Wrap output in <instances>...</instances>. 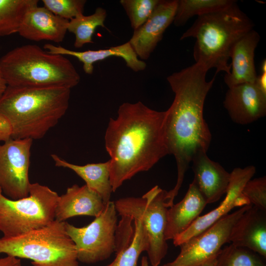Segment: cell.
<instances>
[{
  "label": "cell",
  "instance_id": "obj_30",
  "mask_svg": "<svg viewBox=\"0 0 266 266\" xmlns=\"http://www.w3.org/2000/svg\"><path fill=\"white\" fill-rule=\"evenodd\" d=\"M242 194L250 204L266 211V177L251 179L244 186Z\"/></svg>",
  "mask_w": 266,
  "mask_h": 266
},
{
  "label": "cell",
  "instance_id": "obj_36",
  "mask_svg": "<svg viewBox=\"0 0 266 266\" xmlns=\"http://www.w3.org/2000/svg\"><path fill=\"white\" fill-rule=\"evenodd\" d=\"M141 266H149V261L147 256L142 257Z\"/></svg>",
  "mask_w": 266,
  "mask_h": 266
},
{
  "label": "cell",
  "instance_id": "obj_28",
  "mask_svg": "<svg viewBox=\"0 0 266 266\" xmlns=\"http://www.w3.org/2000/svg\"><path fill=\"white\" fill-rule=\"evenodd\" d=\"M160 0H121L132 29L140 28L150 17Z\"/></svg>",
  "mask_w": 266,
  "mask_h": 266
},
{
  "label": "cell",
  "instance_id": "obj_24",
  "mask_svg": "<svg viewBox=\"0 0 266 266\" xmlns=\"http://www.w3.org/2000/svg\"><path fill=\"white\" fill-rule=\"evenodd\" d=\"M106 16V9L98 7L90 15L82 14L69 20L67 31L75 35L74 46L80 48L86 44L93 43L92 37L96 28H105L104 21Z\"/></svg>",
  "mask_w": 266,
  "mask_h": 266
},
{
  "label": "cell",
  "instance_id": "obj_5",
  "mask_svg": "<svg viewBox=\"0 0 266 266\" xmlns=\"http://www.w3.org/2000/svg\"><path fill=\"white\" fill-rule=\"evenodd\" d=\"M0 70L7 86H59L71 89L79 74L65 56L49 53L36 44L16 47L0 58Z\"/></svg>",
  "mask_w": 266,
  "mask_h": 266
},
{
  "label": "cell",
  "instance_id": "obj_22",
  "mask_svg": "<svg viewBox=\"0 0 266 266\" xmlns=\"http://www.w3.org/2000/svg\"><path fill=\"white\" fill-rule=\"evenodd\" d=\"M51 156L56 166L70 169L81 178L86 186L100 196L105 205L110 201L113 192L110 179L109 160L104 163L80 166L70 163L56 154Z\"/></svg>",
  "mask_w": 266,
  "mask_h": 266
},
{
  "label": "cell",
  "instance_id": "obj_7",
  "mask_svg": "<svg viewBox=\"0 0 266 266\" xmlns=\"http://www.w3.org/2000/svg\"><path fill=\"white\" fill-rule=\"evenodd\" d=\"M58 194L38 183H31L29 196L11 200L0 188V231L17 236L43 227L55 220Z\"/></svg>",
  "mask_w": 266,
  "mask_h": 266
},
{
  "label": "cell",
  "instance_id": "obj_16",
  "mask_svg": "<svg viewBox=\"0 0 266 266\" xmlns=\"http://www.w3.org/2000/svg\"><path fill=\"white\" fill-rule=\"evenodd\" d=\"M68 21L55 15L44 6L37 4L28 12L18 33L32 41L60 43L65 37Z\"/></svg>",
  "mask_w": 266,
  "mask_h": 266
},
{
  "label": "cell",
  "instance_id": "obj_34",
  "mask_svg": "<svg viewBox=\"0 0 266 266\" xmlns=\"http://www.w3.org/2000/svg\"><path fill=\"white\" fill-rule=\"evenodd\" d=\"M7 87V84L0 70V98L5 92Z\"/></svg>",
  "mask_w": 266,
  "mask_h": 266
},
{
  "label": "cell",
  "instance_id": "obj_13",
  "mask_svg": "<svg viewBox=\"0 0 266 266\" xmlns=\"http://www.w3.org/2000/svg\"><path fill=\"white\" fill-rule=\"evenodd\" d=\"M177 0H160L148 20L133 33L129 42L138 58L147 60L173 23Z\"/></svg>",
  "mask_w": 266,
  "mask_h": 266
},
{
  "label": "cell",
  "instance_id": "obj_10",
  "mask_svg": "<svg viewBox=\"0 0 266 266\" xmlns=\"http://www.w3.org/2000/svg\"><path fill=\"white\" fill-rule=\"evenodd\" d=\"M251 205H244L226 215L204 231L181 244L177 257L162 266H200L216 255L222 246L229 242L233 227Z\"/></svg>",
  "mask_w": 266,
  "mask_h": 266
},
{
  "label": "cell",
  "instance_id": "obj_11",
  "mask_svg": "<svg viewBox=\"0 0 266 266\" xmlns=\"http://www.w3.org/2000/svg\"><path fill=\"white\" fill-rule=\"evenodd\" d=\"M31 138L11 139L0 144V188L6 197L18 200L29 194Z\"/></svg>",
  "mask_w": 266,
  "mask_h": 266
},
{
  "label": "cell",
  "instance_id": "obj_33",
  "mask_svg": "<svg viewBox=\"0 0 266 266\" xmlns=\"http://www.w3.org/2000/svg\"><path fill=\"white\" fill-rule=\"evenodd\" d=\"M255 83L264 93L266 94V72H262L257 75Z\"/></svg>",
  "mask_w": 266,
  "mask_h": 266
},
{
  "label": "cell",
  "instance_id": "obj_6",
  "mask_svg": "<svg viewBox=\"0 0 266 266\" xmlns=\"http://www.w3.org/2000/svg\"><path fill=\"white\" fill-rule=\"evenodd\" d=\"M65 222L54 220L17 236H3L0 254L30 260L33 266H79L75 246L66 232Z\"/></svg>",
  "mask_w": 266,
  "mask_h": 266
},
{
  "label": "cell",
  "instance_id": "obj_37",
  "mask_svg": "<svg viewBox=\"0 0 266 266\" xmlns=\"http://www.w3.org/2000/svg\"><path fill=\"white\" fill-rule=\"evenodd\" d=\"M261 71H262V72H266V60H264L261 64Z\"/></svg>",
  "mask_w": 266,
  "mask_h": 266
},
{
  "label": "cell",
  "instance_id": "obj_8",
  "mask_svg": "<svg viewBox=\"0 0 266 266\" xmlns=\"http://www.w3.org/2000/svg\"><path fill=\"white\" fill-rule=\"evenodd\" d=\"M166 194L167 191L156 185L141 197H129L114 201L121 217L142 221L148 238L147 258L152 266H158L167 252L165 237L169 208Z\"/></svg>",
  "mask_w": 266,
  "mask_h": 266
},
{
  "label": "cell",
  "instance_id": "obj_23",
  "mask_svg": "<svg viewBox=\"0 0 266 266\" xmlns=\"http://www.w3.org/2000/svg\"><path fill=\"white\" fill-rule=\"evenodd\" d=\"M37 0H0V36L18 33L26 16Z\"/></svg>",
  "mask_w": 266,
  "mask_h": 266
},
{
  "label": "cell",
  "instance_id": "obj_31",
  "mask_svg": "<svg viewBox=\"0 0 266 266\" xmlns=\"http://www.w3.org/2000/svg\"><path fill=\"white\" fill-rule=\"evenodd\" d=\"M13 130L9 120L0 114V141L6 142L12 139Z\"/></svg>",
  "mask_w": 266,
  "mask_h": 266
},
{
  "label": "cell",
  "instance_id": "obj_32",
  "mask_svg": "<svg viewBox=\"0 0 266 266\" xmlns=\"http://www.w3.org/2000/svg\"><path fill=\"white\" fill-rule=\"evenodd\" d=\"M20 259L10 256L0 258V266H21Z\"/></svg>",
  "mask_w": 266,
  "mask_h": 266
},
{
  "label": "cell",
  "instance_id": "obj_14",
  "mask_svg": "<svg viewBox=\"0 0 266 266\" xmlns=\"http://www.w3.org/2000/svg\"><path fill=\"white\" fill-rule=\"evenodd\" d=\"M223 104L233 122L246 125L266 116V94L255 83L241 84L229 88Z\"/></svg>",
  "mask_w": 266,
  "mask_h": 266
},
{
  "label": "cell",
  "instance_id": "obj_21",
  "mask_svg": "<svg viewBox=\"0 0 266 266\" xmlns=\"http://www.w3.org/2000/svg\"><path fill=\"white\" fill-rule=\"evenodd\" d=\"M207 203L194 181L179 202L169 207L165 232V239H174L186 231L199 218Z\"/></svg>",
  "mask_w": 266,
  "mask_h": 266
},
{
  "label": "cell",
  "instance_id": "obj_3",
  "mask_svg": "<svg viewBox=\"0 0 266 266\" xmlns=\"http://www.w3.org/2000/svg\"><path fill=\"white\" fill-rule=\"evenodd\" d=\"M70 90L59 86H7L0 98V114L10 121L12 138L44 137L66 114Z\"/></svg>",
  "mask_w": 266,
  "mask_h": 266
},
{
  "label": "cell",
  "instance_id": "obj_35",
  "mask_svg": "<svg viewBox=\"0 0 266 266\" xmlns=\"http://www.w3.org/2000/svg\"><path fill=\"white\" fill-rule=\"evenodd\" d=\"M217 254L211 257L200 266H216V257Z\"/></svg>",
  "mask_w": 266,
  "mask_h": 266
},
{
  "label": "cell",
  "instance_id": "obj_15",
  "mask_svg": "<svg viewBox=\"0 0 266 266\" xmlns=\"http://www.w3.org/2000/svg\"><path fill=\"white\" fill-rule=\"evenodd\" d=\"M229 242L266 258V211L252 204L233 227Z\"/></svg>",
  "mask_w": 266,
  "mask_h": 266
},
{
  "label": "cell",
  "instance_id": "obj_25",
  "mask_svg": "<svg viewBox=\"0 0 266 266\" xmlns=\"http://www.w3.org/2000/svg\"><path fill=\"white\" fill-rule=\"evenodd\" d=\"M235 2L233 0H177L173 23L175 26H182L193 16L219 11Z\"/></svg>",
  "mask_w": 266,
  "mask_h": 266
},
{
  "label": "cell",
  "instance_id": "obj_1",
  "mask_svg": "<svg viewBox=\"0 0 266 266\" xmlns=\"http://www.w3.org/2000/svg\"><path fill=\"white\" fill-rule=\"evenodd\" d=\"M166 115V111L153 110L139 101L122 104L117 118L110 119L104 140L113 192L168 154Z\"/></svg>",
  "mask_w": 266,
  "mask_h": 266
},
{
  "label": "cell",
  "instance_id": "obj_2",
  "mask_svg": "<svg viewBox=\"0 0 266 266\" xmlns=\"http://www.w3.org/2000/svg\"><path fill=\"white\" fill-rule=\"evenodd\" d=\"M207 71L202 66L195 63L166 78L175 95L171 105L166 110L165 123L168 154L174 156L177 169L176 184L167 192L171 201L178 193L192 159L198 153H206L211 141L203 110L215 75L207 81Z\"/></svg>",
  "mask_w": 266,
  "mask_h": 266
},
{
  "label": "cell",
  "instance_id": "obj_4",
  "mask_svg": "<svg viewBox=\"0 0 266 266\" xmlns=\"http://www.w3.org/2000/svg\"><path fill=\"white\" fill-rule=\"evenodd\" d=\"M254 27L252 21L235 2L225 9L198 17L180 40L196 39L193 48L195 63L208 70L215 68L216 74L219 71L229 74L231 66L228 61L234 45Z\"/></svg>",
  "mask_w": 266,
  "mask_h": 266
},
{
  "label": "cell",
  "instance_id": "obj_17",
  "mask_svg": "<svg viewBox=\"0 0 266 266\" xmlns=\"http://www.w3.org/2000/svg\"><path fill=\"white\" fill-rule=\"evenodd\" d=\"M195 182L207 204L218 201L227 192L230 173L218 163L210 159L206 153H200L192 159Z\"/></svg>",
  "mask_w": 266,
  "mask_h": 266
},
{
  "label": "cell",
  "instance_id": "obj_19",
  "mask_svg": "<svg viewBox=\"0 0 266 266\" xmlns=\"http://www.w3.org/2000/svg\"><path fill=\"white\" fill-rule=\"evenodd\" d=\"M43 49L51 54L75 57L83 64V70L88 74L93 73L95 63L111 57L122 58L126 62V66L135 72L143 70L146 67L145 62L138 58L129 41L107 49L84 51L71 50L51 43L45 44Z\"/></svg>",
  "mask_w": 266,
  "mask_h": 266
},
{
  "label": "cell",
  "instance_id": "obj_12",
  "mask_svg": "<svg viewBox=\"0 0 266 266\" xmlns=\"http://www.w3.org/2000/svg\"><path fill=\"white\" fill-rule=\"evenodd\" d=\"M256 167L249 166L244 168L236 167L230 173L229 186L226 197L220 204L208 213L200 216L185 232L173 239V244L179 246L192 237L200 234L211 227L235 207L250 204L242 194L246 183L256 173Z\"/></svg>",
  "mask_w": 266,
  "mask_h": 266
},
{
  "label": "cell",
  "instance_id": "obj_18",
  "mask_svg": "<svg viewBox=\"0 0 266 266\" xmlns=\"http://www.w3.org/2000/svg\"><path fill=\"white\" fill-rule=\"evenodd\" d=\"M100 196L84 185L74 184L67 188L65 194L59 196L55 209V220L65 222L77 216L97 217L105 207Z\"/></svg>",
  "mask_w": 266,
  "mask_h": 266
},
{
  "label": "cell",
  "instance_id": "obj_29",
  "mask_svg": "<svg viewBox=\"0 0 266 266\" xmlns=\"http://www.w3.org/2000/svg\"><path fill=\"white\" fill-rule=\"evenodd\" d=\"M43 6L55 15L70 20L83 14L85 0H42Z\"/></svg>",
  "mask_w": 266,
  "mask_h": 266
},
{
  "label": "cell",
  "instance_id": "obj_9",
  "mask_svg": "<svg viewBox=\"0 0 266 266\" xmlns=\"http://www.w3.org/2000/svg\"><path fill=\"white\" fill-rule=\"evenodd\" d=\"M117 212L110 201L101 213L83 227L66 222V232L75 244L78 262L91 264L109 258L116 250Z\"/></svg>",
  "mask_w": 266,
  "mask_h": 266
},
{
  "label": "cell",
  "instance_id": "obj_26",
  "mask_svg": "<svg viewBox=\"0 0 266 266\" xmlns=\"http://www.w3.org/2000/svg\"><path fill=\"white\" fill-rule=\"evenodd\" d=\"M134 232L131 242L115 252L116 257L107 266H137L140 255L146 252L148 238L146 229L139 219H133Z\"/></svg>",
  "mask_w": 266,
  "mask_h": 266
},
{
  "label": "cell",
  "instance_id": "obj_20",
  "mask_svg": "<svg viewBox=\"0 0 266 266\" xmlns=\"http://www.w3.org/2000/svg\"><path fill=\"white\" fill-rule=\"evenodd\" d=\"M260 36L252 30L234 45L230 56V73L225 74L224 82L229 88L243 83H253L257 77L255 63V51Z\"/></svg>",
  "mask_w": 266,
  "mask_h": 266
},
{
  "label": "cell",
  "instance_id": "obj_27",
  "mask_svg": "<svg viewBox=\"0 0 266 266\" xmlns=\"http://www.w3.org/2000/svg\"><path fill=\"white\" fill-rule=\"evenodd\" d=\"M262 258L248 249L230 244L218 253L216 266H266Z\"/></svg>",
  "mask_w": 266,
  "mask_h": 266
}]
</instances>
